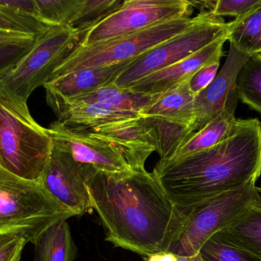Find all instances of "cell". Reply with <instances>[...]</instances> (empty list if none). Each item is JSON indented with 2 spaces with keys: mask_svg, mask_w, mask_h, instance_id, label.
<instances>
[{
  "mask_svg": "<svg viewBox=\"0 0 261 261\" xmlns=\"http://www.w3.org/2000/svg\"><path fill=\"white\" fill-rule=\"evenodd\" d=\"M87 186L106 241L139 255L168 252L188 219L153 171H95Z\"/></svg>",
  "mask_w": 261,
  "mask_h": 261,
  "instance_id": "6da1fadb",
  "label": "cell"
},
{
  "mask_svg": "<svg viewBox=\"0 0 261 261\" xmlns=\"http://www.w3.org/2000/svg\"><path fill=\"white\" fill-rule=\"evenodd\" d=\"M181 212L256 181L261 175V121L238 119L232 134L215 147L153 170Z\"/></svg>",
  "mask_w": 261,
  "mask_h": 261,
  "instance_id": "7a4b0ae2",
  "label": "cell"
},
{
  "mask_svg": "<svg viewBox=\"0 0 261 261\" xmlns=\"http://www.w3.org/2000/svg\"><path fill=\"white\" fill-rule=\"evenodd\" d=\"M52 148L48 130L34 120L27 103L0 92V167L21 179L39 182Z\"/></svg>",
  "mask_w": 261,
  "mask_h": 261,
  "instance_id": "3957f363",
  "label": "cell"
},
{
  "mask_svg": "<svg viewBox=\"0 0 261 261\" xmlns=\"http://www.w3.org/2000/svg\"><path fill=\"white\" fill-rule=\"evenodd\" d=\"M73 216L40 182L21 179L0 167V234H20L34 245L49 227Z\"/></svg>",
  "mask_w": 261,
  "mask_h": 261,
  "instance_id": "277c9868",
  "label": "cell"
},
{
  "mask_svg": "<svg viewBox=\"0 0 261 261\" xmlns=\"http://www.w3.org/2000/svg\"><path fill=\"white\" fill-rule=\"evenodd\" d=\"M199 18V14L195 17H182L87 47L76 45L57 67L49 80L89 67L134 61L182 33L193 26Z\"/></svg>",
  "mask_w": 261,
  "mask_h": 261,
  "instance_id": "5b68a950",
  "label": "cell"
},
{
  "mask_svg": "<svg viewBox=\"0 0 261 261\" xmlns=\"http://www.w3.org/2000/svg\"><path fill=\"white\" fill-rule=\"evenodd\" d=\"M81 35L70 26H50L38 35L29 52L0 75V92L27 103L34 90L44 87L57 67L75 49Z\"/></svg>",
  "mask_w": 261,
  "mask_h": 261,
  "instance_id": "8992f818",
  "label": "cell"
},
{
  "mask_svg": "<svg viewBox=\"0 0 261 261\" xmlns=\"http://www.w3.org/2000/svg\"><path fill=\"white\" fill-rule=\"evenodd\" d=\"M227 23L210 12H200L199 18L187 30L159 44L132 61L115 81L120 89H128L143 78L169 67L225 36Z\"/></svg>",
  "mask_w": 261,
  "mask_h": 261,
  "instance_id": "52a82bcc",
  "label": "cell"
},
{
  "mask_svg": "<svg viewBox=\"0 0 261 261\" xmlns=\"http://www.w3.org/2000/svg\"><path fill=\"white\" fill-rule=\"evenodd\" d=\"M256 182H248L193 208L168 252L176 257H191L199 254L201 248L213 234L223 230L250 204L260 199Z\"/></svg>",
  "mask_w": 261,
  "mask_h": 261,
  "instance_id": "ba28073f",
  "label": "cell"
},
{
  "mask_svg": "<svg viewBox=\"0 0 261 261\" xmlns=\"http://www.w3.org/2000/svg\"><path fill=\"white\" fill-rule=\"evenodd\" d=\"M193 11L189 0H125L119 9L83 34L77 46L87 47L158 23L191 17Z\"/></svg>",
  "mask_w": 261,
  "mask_h": 261,
  "instance_id": "9c48e42d",
  "label": "cell"
},
{
  "mask_svg": "<svg viewBox=\"0 0 261 261\" xmlns=\"http://www.w3.org/2000/svg\"><path fill=\"white\" fill-rule=\"evenodd\" d=\"M190 78L162 93L139 113L153 132L161 163L168 160L188 137L196 98L190 92Z\"/></svg>",
  "mask_w": 261,
  "mask_h": 261,
  "instance_id": "30bf717a",
  "label": "cell"
},
{
  "mask_svg": "<svg viewBox=\"0 0 261 261\" xmlns=\"http://www.w3.org/2000/svg\"><path fill=\"white\" fill-rule=\"evenodd\" d=\"M95 171L93 167L76 162L67 151L53 143L39 182L75 216H82L93 210L87 182Z\"/></svg>",
  "mask_w": 261,
  "mask_h": 261,
  "instance_id": "8fae6325",
  "label": "cell"
},
{
  "mask_svg": "<svg viewBox=\"0 0 261 261\" xmlns=\"http://www.w3.org/2000/svg\"><path fill=\"white\" fill-rule=\"evenodd\" d=\"M53 143L67 151L76 162L109 173L135 172L117 149L89 132L67 128L59 121L47 128Z\"/></svg>",
  "mask_w": 261,
  "mask_h": 261,
  "instance_id": "7c38bea8",
  "label": "cell"
},
{
  "mask_svg": "<svg viewBox=\"0 0 261 261\" xmlns=\"http://www.w3.org/2000/svg\"><path fill=\"white\" fill-rule=\"evenodd\" d=\"M87 132L117 149L134 171L145 170L147 158L156 152L153 132L143 116L100 126Z\"/></svg>",
  "mask_w": 261,
  "mask_h": 261,
  "instance_id": "4fadbf2b",
  "label": "cell"
},
{
  "mask_svg": "<svg viewBox=\"0 0 261 261\" xmlns=\"http://www.w3.org/2000/svg\"><path fill=\"white\" fill-rule=\"evenodd\" d=\"M249 57L230 45L226 60L214 81L195 98L194 119L188 137L223 111L230 94L236 90L238 75Z\"/></svg>",
  "mask_w": 261,
  "mask_h": 261,
  "instance_id": "5bb4252c",
  "label": "cell"
},
{
  "mask_svg": "<svg viewBox=\"0 0 261 261\" xmlns=\"http://www.w3.org/2000/svg\"><path fill=\"white\" fill-rule=\"evenodd\" d=\"M226 41L225 35L221 37L182 61L143 78L128 90L147 95L165 93L172 87L192 78L206 64L221 60L224 55L223 46Z\"/></svg>",
  "mask_w": 261,
  "mask_h": 261,
  "instance_id": "9a60e30c",
  "label": "cell"
},
{
  "mask_svg": "<svg viewBox=\"0 0 261 261\" xmlns=\"http://www.w3.org/2000/svg\"><path fill=\"white\" fill-rule=\"evenodd\" d=\"M132 61L89 67L49 80L44 85L47 103L70 101L113 84Z\"/></svg>",
  "mask_w": 261,
  "mask_h": 261,
  "instance_id": "2e32d148",
  "label": "cell"
},
{
  "mask_svg": "<svg viewBox=\"0 0 261 261\" xmlns=\"http://www.w3.org/2000/svg\"><path fill=\"white\" fill-rule=\"evenodd\" d=\"M238 100L239 98L236 89L231 92L227 101L226 106L220 114L186 139L175 150L168 160L161 163L158 162V164L179 160L195 153L212 148L229 137L236 130L238 124V119H236L234 115Z\"/></svg>",
  "mask_w": 261,
  "mask_h": 261,
  "instance_id": "e0dca14e",
  "label": "cell"
},
{
  "mask_svg": "<svg viewBox=\"0 0 261 261\" xmlns=\"http://www.w3.org/2000/svg\"><path fill=\"white\" fill-rule=\"evenodd\" d=\"M67 128L89 131L92 129L113 123L135 119L139 113L119 110L100 104L52 102L47 104Z\"/></svg>",
  "mask_w": 261,
  "mask_h": 261,
  "instance_id": "ac0fdd59",
  "label": "cell"
},
{
  "mask_svg": "<svg viewBox=\"0 0 261 261\" xmlns=\"http://www.w3.org/2000/svg\"><path fill=\"white\" fill-rule=\"evenodd\" d=\"M34 245V261H74L77 255V248L67 221L49 227Z\"/></svg>",
  "mask_w": 261,
  "mask_h": 261,
  "instance_id": "d6986e66",
  "label": "cell"
},
{
  "mask_svg": "<svg viewBox=\"0 0 261 261\" xmlns=\"http://www.w3.org/2000/svg\"><path fill=\"white\" fill-rule=\"evenodd\" d=\"M225 38L244 55L261 54V0L243 15L227 23Z\"/></svg>",
  "mask_w": 261,
  "mask_h": 261,
  "instance_id": "ffe728a7",
  "label": "cell"
},
{
  "mask_svg": "<svg viewBox=\"0 0 261 261\" xmlns=\"http://www.w3.org/2000/svg\"><path fill=\"white\" fill-rule=\"evenodd\" d=\"M220 231L238 246L261 257V197Z\"/></svg>",
  "mask_w": 261,
  "mask_h": 261,
  "instance_id": "44dd1931",
  "label": "cell"
},
{
  "mask_svg": "<svg viewBox=\"0 0 261 261\" xmlns=\"http://www.w3.org/2000/svg\"><path fill=\"white\" fill-rule=\"evenodd\" d=\"M161 94L147 95L135 93L128 89L119 88L113 84L70 101H50L47 104L52 102L100 104L119 110L139 113L147 106L153 104Z\"/></svg>",
  "mask_w": 261,
  "mask_h": 261,
  "instance_id": "7402d4cb",
  "label": "cell"
},
{
  "mask_svg": "<svg viewBox=\"0 0 261 261\" xmlns=\"http://www.w3.org/2000/svg\"><path fill=\"white\" fill-rule=\"evenodd\" d=\"M236 89L239 99L261 114V54L251 55L245 63Z\"/></svg>",
  "mask_w": 261,
  "mask_h": 261,
  "instance_id": "603a6c76",
  "label": "cell"
},
{
  "mask_svg": "<svg viewBox=\"0 0 261 261\" xmlns=\"http://www.w3.org/2000/svg\"><path fill=\"white\" fill-rule=\"evenodd\" d=\"M204 261H261L256 255L228 240L222 231L213 234L201 248Z\"/></svg>",
  "mask_w": 261,
  "mask_h": 261,
  "instance_id": "cb8c5ba5",
  "label": "cell"
},
{
  "mask_svg": "<svg viewBox=\"0 0 261 261\" xmlns=\"http://www.w3.org/2000/svg\"><path fill=\"white\" fill-rule=\"evenodd\" d=\"M83 0H35L36 19L47 26H70Z\"/></svg>",
  "mask_w": 261,
  "mask_h": 261,
  "instance_id": "d4e9b609",
  "label": "cell"
},
{
  "mask_svg": "<svg viewBox=\"0 0 261 261\" xmlns=\"http://www.w3.org/2000/svg\"><path fill=\"white\" fill-rule=\"evenodd\" d=\"M125 0H83L70 27L81 35L119 9Z\"/></svg>",
  "mask_w": 261,
  "mask_h": 261,
  "instance_id": "484cf974",
  "label": "cell"
},
{
  "mask_svg": "<svg viewBox=\"0 0 261 261\" xmlns=\"http://www.w3.org/2000/svg\"><path fill=\"white\" fill-rule=\"evenodd\" d=\"M50 26L0 5V31L37 37Z\"/></svg>",
  "mask_w": 261,
  "mask_h": 261,
  "instance_id": "4316f807",
  "label": "cell"
},
{
  "mask_svg": "<svg viewBox=\"0 0 261 261\" xmlns=\"http://www.w3.org/2000/svg\"><path fill=\"white\" fill-rule=\"evenodd\" d=\"M27 245L21 234H0V261H20L24 246Z\"/></svg>",
  "mask_w": 261,
  "mask_h": 261,
  "instance_id": "83f0119b",
  "label": "cell"
},
{
  "mask_svg": "<svg viewBox=\"0 0 261 261\" xmlns=\"http://www.w3.org/2000/svg\"><path fill=\"white\" fill-rule=\"evenodd\" d=\"M260 0H216L214 9L210 13L215 16H240L249 11Z\"/></svg>",
  "mask_w": 261,
  "mask_h": 261,
  "instance_id": "f1b7e54d",
  "label": "cell"
},
{
  "mask_svg": "<svg viewBox=\"0 0 261 261\" xmlns=\"http://www.w3.org/2000/svg\"><path fill=\"white\" fill-rule=\"evenodd\" d=\"M221 60H216L204 66L195 74L190 81V90L196 98L202 90H205L216 78L219 72Z\"/></svg>",
  "mask_w": 261,
  "mask_h": 261,
  "instance_id": "f546056e",
  "label": "cell"
},
{
  "mask_svg": "<svg viewBox=\"0 0 261 261\" xmlns=\"http://www.w3.org/2000/svg\"><path fill=\"white\" fill-rule=\"evenodd\" d=\"M34 41L0 48V75L15 65L32 48Z\"/></svg>",
  "mask_w": 261,
  "mask_h": 261,
  "instance_id": "4dcf8cb0",
  "label": "cell"
},
{
  "mask_svg": "<svg viewBox=\"0 0 261 261\" xmlns=\"http://www.w3.org/2000/svg\"><path fill=\"white\" fill-rule=\"evenodd\" d=\"M0 5L12 9L18 13L36 19V3L35 0H21V1H0Z\"/></svg>",
  "mask_w": 261,
  "mask_h": 261,
  "instance_id": "1f68e13d",
  "label": "cell"
},
{
  "mask_svg": "<svg viewBox=\"0 0 261 261\" xmlns=\"http://www.w3.org/2000/svg\"><path fill=\"white\" fill-rule=\"evenodd\" d=\"M35 39H36L35 37L0 31V48L29 42V41H34Z\"/></svg>",
  "mask_w": 261,
  "mask_h": 261,
  "instance_id": "d6a6232c",
  "label": "cell"
},
{
  "mask_svg": "<svg viewBox=\"0 0 261 261\" xmlns=\"http://www.w3.org/2000/svg\"><path fill=\"white\" fill-rule=\"evenodd\" d=\"M177 257L170 252H161L144 257V261H176Z\"/></svg>",
  "mask_w": 261,
  "mask_h": 261,
  "instance_id": "836d02e7",
  "label": "cell"
},
{
  "mask_svg": "<svg viewBox=\"0 0 261 261\" xmlns=\"http://www.w3.org/2000/svg\"><path fill=\"white\" fill-rule=\"evenodd\" d=\"M176 261H204L201 254H197L191 257H177Z\"/></svg>",
  "mask_w": 261,
  "mask_h": 261,
  "instance_id": "e575fe53",
  "label": "cell"
},
{
  "mask_svg": "<svg viewBox=\"0 0 261 261\" xmlns=\"http://www.w3.org/2000/svg\"><path fill=\"white\" fill-rule=\"evenodd\" d=\"M257 190H258L259 193H261V187L260 188H257Z\"/></svg>",
  "mask_w": 261,
  "mask_h": 261,
  "instance_id": "d590c367",
  "label": "cell"
}]
</instances>
